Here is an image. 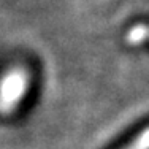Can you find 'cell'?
I'll list each match as a JSON object with an SVG mask.
<instances>
[{
  "mask_svg": "<svg viewBox=\"0 0 149 149\" xmlns=\"http://www.w3.org/2000/svg\"><path fill=\"white\" fill-rule=\"evenodd\" d=\"M29 87V74L24 68L15 67L0 79V114H11L21 103Z\"/></svg>",
  "mask_w": 149,
  "mask_h": 149,
  "instance_id": "6da1fadb",
  "label": "cell"
},
{
  "mask_svg": "<svg viewBox=\"0 0 149 149\" xmlns=\"http://www.w3.org/2000/svg\"><path fill=\"white\" fill-rule=\"evenodd\" d=\"M149 40V26L146 24H136L130 27L125 35V41L129 45H141L143 41Z\"/></svg>",
  "mask_w": 149,
  "mask_h": 149,
  "instance_id": "7a4b0ae2",
  "label": "cell"
},
{
  "mask_svg": "<svg viewBox=\"0 0 149 149\" xmlns=\"http://www.w3.org/2000/svg\"><path fill=\"white\" fill-rule=\"evenodd\" d=\"M124 149H149V127H146L129 146Z\"/></svg>",
  "mask_w": 149,
  "mask_h": 149,
  "instance_id": "3957f363",
  "label": "cell"
}]
</instances>
